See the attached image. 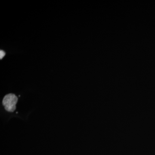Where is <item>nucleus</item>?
Returning a JSON list of instances; mask_svg holds the SVG:
<instances>
[{
	"mask_svg": "<svg viewBox=\"0 0 155 155\" xmlns=\"http://www.w3.org/2000/svg\"><path fill=\"white\" fill-rule=\"evenodd\" d=\"M18 98L15 94H9L6 95L3 98L2 104L6 111L13 112L16 110V105Z\"/></svg>",
	"mask_w": 155,
	"mask_h": 155,
	"instance_id": "nucleus-1",
	"label": "nucleus"
},
{
	"mask_svg": "<svg viewBox=\"0 0 155 155\" xmlns=\"http://www.w3.org/2000/svg\"><path fill=\"white\" fill-rule=\"evenodd\" d=\"M5 55L6 53L4 51H3V50L0 51V59H1V60H2Z\"/></svg>",
	"mask_w": 155,
	"mask_h": 155,
	"instance_id": "nucleus-2",
	"label": "nucleus"
}]
</instances>
